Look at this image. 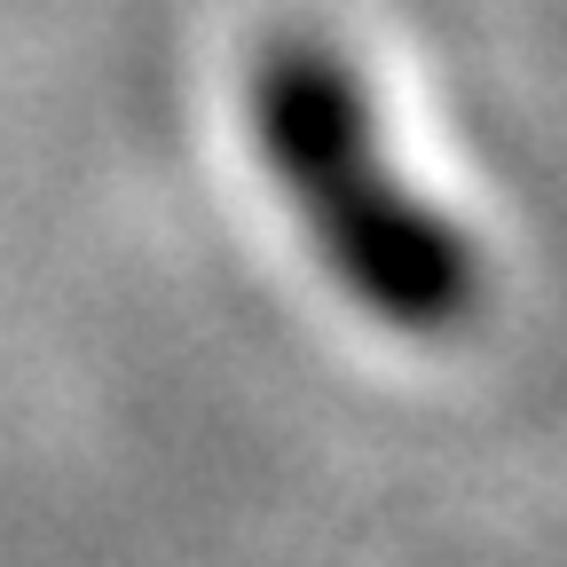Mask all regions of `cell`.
<instances>
[{
	"label": "cell",
	"instance_id": "6da1fadb",
	"mask_svg": "<svg viewBox=\"0 0 567 567\" xmlns=\"http://www.w3.org/2000/svg\"><path fill=\"white\" fill-rule=\"evenodd\" d=\"M252 111L268 174L284 182V197L347 292L410 331L457 323L473 300V245L386 158V134L354 71L323 40H284L260 55Z\"/></svg>",
	"mask_w": 567,
	"mask_h": 567
}]
</instances>
